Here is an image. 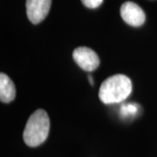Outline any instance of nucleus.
I'll use <instances>...</instances> for the list:
<instances>
[{
    "instance_id": "obj_8",
    "label": "nucleus",
    "mask_w": 157,
    "mask_h": 157,
    "mask_svg": "<svg viewBox=\"0 0 157 157\" xmlns=\"http://www.w3.org/2000/svg\"><path fill=\"white\" fill-rule=\"evenodd\" d=\"M81 2L86 7L90 9H95L101 6L103 0H81Z\"/></svg>"
},
{
    "instance_id": "obj_1",
    "label": "nucleus",
    "mask_w": 157,
    "mask_h": 157,
    "mask_svg": "<svg viewBox=\"0 0 157 157\" xmlns=\"http://www.w3.org/2000/svg\"><path fill=\"white\" fill-rule=\"evenodd\" d=\"M132 91L130 78L124 74H115L101 84L99 98L104 104H113L125 101Z\"/></svg>"
},
{
    "instance_id": "obj_3",
    "label": "nucleus",
    "mask_w": 157,
    "mask_h": 157,
    "mask_svg": "<svg viewBox=\"0 0 157 157\" xmlns=\"http://www.w3.org/2000/svg\"><path fill=\"white\" fill-rule=\"evenodd\" d=\"M74 61L81 69L86 72H93L100 66V59L94 51L86 46H80L73 51Z\"/></svg>"
},
{
    "instance_id": "obj_2",
    "label": "nucleus",
    "mask_w": 157,
    "mask_h": 157,
    "mask_svg": "<svg viewBox=\"0 0 157 157\" xmlns=\"http://www.w3.org/2000/svg\"><path fill=\"white\" fill-rule=\"evenodd\" d=\"M50 130V120L47 113L38 109L30 116L23 133L25 143L29 147H38L46 139Z\"/></svg>"
},
{
    "instance_id": "obj_6",
    "label": "nucleus",
    "mask_w": 157,
    "mask_h": 157,
    "mask_svg": "<svg viewBox=\"0 0 157 157\" xmlns=\"http://www.w3.org/2000/svg\"><path fill=\"white\" fill-rule=\"evenodd\" d=\"M16 97V88L11 78L6 73L0 74V100L4 103H10Z\"/></svg>"
},
{
    "instance_id": "obj_4",
    "label": "nucleus",
    "mask_w": 157,
    "mask_h": 157,
    "mask_svg": "<svg viewBox=\"0 0 157 157\" xmlns=\"http://www.w3.org/2000/svg\"><path fill=\"white\" fill-rule=\"evenodd\" d=\"M52 0H26V14L33 24L42 22L50 11Z\"/></svg>"
},
{
    "instance_id": "obj_5",
    "label": "nucleus",
    "mask_w": 157,
    "mask_h": 157,
    "mask_svg": "<svg viewBox=\"0 0 157 157\" xmlns=\"http://www.w3.org/2000/svg\"><path fill=\"white\" fill-rule=\"evenodd\" d=\"M121 16L125 22L132 26H140L146 19L143 10L133 2H126L121 7Z\"/></svg>"
},
{
    "instance_id": "obj_9",
    "label": "nucleus",
    "mask_w": 157,
    "mask_h": 157,
    "mask_svg": "<svg viewBox=\"0 0 157 157\" xmlns=\"http://www.w3.org/2000/svg\"><path fill=\"white\" fill-rule=\"evenodd\" d=\"M88 79H89V82L91 85H94V79L92 78V76H88Z\"/></svg>"
},
{
    "instance_id": "obj_7",
    "label": "nucleus",
    "mask_w": 157,
    "mask_h": 157,
    "mask_svg": "<svg viewBox=\"0 0 157 157\" xmlns=\"http://www.w3.org/2000/svg\"><path fill=\"white\" fill-rule=\"evenodd\" d=\"M121 114L123 116H128V115H135L137 113V106L135 104H127L121 107Z\"/></svg>"
}]
</instances>
